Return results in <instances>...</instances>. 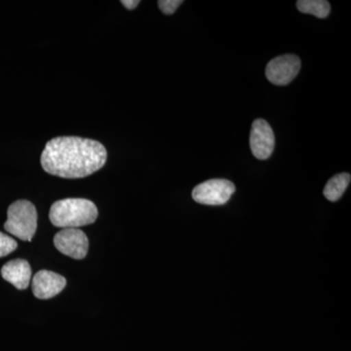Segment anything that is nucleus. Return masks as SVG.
<instances>
[{"label":"nucleus","mask_w":351,"mask_h":351,"mask_svg":"<svg viewBox=\"0 0 351 351\" xmlns=\"http://www.w3.org/2000/svg\"><path fill=\"white\" fill-rule=\"evenodd\" d=\"M107 158V149L98 141L57 137L46 144L40 163L48 174L64 179H80L101 169Z\"/></svg>","instance_id":"obj_1"},{"label":"nucleus","mask_w":351,"mask_h":351,"mask_svg":"<svg viewBox=\"0 0 351 351\" xmlns=\"http://www.w3.org/2000/svg\"><path fill=\"white\" fill-rule=\"evenodd\" d=\"M98 208L85 198H66L53 203L49 219L56 228H80L91 225L98 219Z\"/></svg>","instance_id":"obj_2"},{"label":"nucleus","mask_w":351,"mask_h":351,"mask_svg":"<svg viewBox=\"0 0 351 351\" xmlns=\"http://www.w3.org/2000/svg\"><path fill=\"white\" fill-rule=\"evenodd\" d=\"M4 228L17 239L31 242L38 228L36 206L27 200H18L12 203L7 211Z\"/></svg>","instance_id":"obj_3"},{"label":"nucleus","mask_w":351,"mask_h":351,"mask_svg":"<svg viewBox=\"0 0 351 351\" xmlns=\"http://www.w3.org/2000/svg\"><path fill=\"white\" fill-rule=\"evenodd\" d=\"M235 191L234 184L225 179L209 180L198 184L193 191V198L200 204L219 206L226 204Z\"/></svg>","instance_id":"obj_4"},{"label":"nucleus","mask_w":351,"mask_h":351,"mask_svg":"<svg viewBox=\"0 0 351 351\" xmlns=\"http://www.w3.org/2000/svg\"><path fill=\"white\" fill-rule=\"evenodd\" d=\"M301 59L294 54L274 58L267 64L265 75L272 84L284 86L295 80L301 71Z\"/></svg>","instance_id":"obj_5"},{"label":"nucleus","mask_w":351,"mask_h":351,"mask_svg":"<svg viewBox=\"0 0 351 351\" xmlns=\"http://www.w3.org/2000/svg\"><path fill=\"white\" fill-rule=\"evenodd\" d=\"M57 250L75 260H82L86 257L89 241L80 228H64L54 237Z\"/></svg>","instance_id":"obj_6"},{"label":"nucleus","mask_w":351,"mask_h":351,"mask_svg":"<svg viewBox=\"0 0 351 351\" xmlns=\"http://www.w3.org/2000/svg\"><path fill=\"white\" fill-rule=\"evenodd\" d=\"M276 145V137L271 127L265 120L257 119L252 124L250 147L252 154L260 160L269 158Z\"/></svg>","instance_id":"obj_7"},{"label":"nucleus","mask_w":351,"mask_h":351,"mask_svg":"<svg viewBox=\"0 0 351 351\" xmlns=\"http://www.w3.org/2000/svg\"><path fill=\"white\" fill-rule=\"evenodd\" d=\"M66 285L64 276L49 270H40L32 278V289L34 297L48 300L56 297Z\"/></svg>","instance_id":"obj_8"},{"label":"nucleus","mask_w":351,"mask_h":351,"mask_svg":"<svg viewBox=\"0 0 351 351\" xmlns=\"http://www.w3.org/2000/svg\"><path fill=\"white\" fill-rule=\"evenodd\" d=\"M1 276L4 280L12 284L18 290H25L31 282L32 267L27 261L16 258L2 267Z\"/></svg>","instance_id":"obj_9"},{"label":"nucleus","mask_w":351,"mask_h":351,"mask_svg":"<svg viewBox=\"0 0 351 351\" xmlns=\"http://www.w3.org/2000/svg\"><path fill=\"white\" fill-rule=\"evenodd\" d=\"M351 177L348 173H343L334 176L330 181L327 182L323 193L328 200L332 202H336L343 196V193L348 188Z\"/></svg>","instance_id":"obj_10"},{"label":"nucleus","mask_w":351,"mask_h":351,"mask_svg":"<svg viewBox=\"0 0 351 351\" xmlns=\"http://www.w3.org/2000/svg\"><path fill=\"white\" fill-rule=\"evenodd\" d=\"M300 12L311 14L319 19H325L331 11V6L326 0H300L297 2Z\"/></svg>","instance_id":"obj_11"},{"label":"nucleus","mask_w":351,"mask_h":351,"mask_svg":"<svg viewBox=\"0 0 351 351\" xmlns=\"http://www.w3.org/2000/svg\"><path fill=\"white\" fill-rule=\"evenodd\" d=\"M18 248V243L12 237L0 232V258L6 257Z\"/></svg>","instance_id":"obj_12"},{"label":"nucleus","mask_w":351,"mask_h":351,"mask_svg":"<svg viewBox=\"0 0 351 351\" xmlns=\"http://www.w3.org/2000/svg\"><path fill=\"white\" fill-rule=\"evenodd\" d=\"M182 3V0H159L158 7L166 15H172Z\"/></svg>","instance_id":"obj_13"},{"label":"nucleus","mask_w":351,"mask_h":351,"mask_svg":"<svg viewBox=\"0 0 351 351\" xmlns=\"http://www.w3.org/2000/svg\"><path fill=\"white\" fill-rule=\"evenodd\" d=\"M120 2H121V4H123V6L128 9V10H134V9L137 8V6L140 4L138 0H121Z\"/></svg>","instance_id":"obj_14"}]
</instances>
